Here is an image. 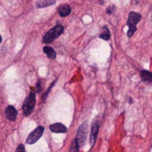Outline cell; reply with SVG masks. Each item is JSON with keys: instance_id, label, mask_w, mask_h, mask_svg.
<instances>
[{"instance_id": "cell-1", "label": "cell", "mask_w": 152, "mask_h": 152, "mask_svg": "<svg viewBox=\"0 0 152 152\" xmlns=\"http://www.w3.org/2000/svg\"><path fill=\"white\" fill-rule=\"evenodd\" d=\"M141 15L135 11H131L128 14L127 20V26L129 28L127 31V36L131 37L134 32L137 30V24L141 20Z\"/></svg>"}, {"instance_id": "cell-2", "label": "cell", "mask_w": 152, "mask_h": 152, "mask_svg": "<svg viewBox=\"0 0 152 152\" xmlns=\"http://www.w3.org/2000/svg\"><path fill=\"white\" fill-rule=\"evenodd\" d=\"M64 31V27L61 24H58L48 31L43 37V42L46 44L52 43Z\"/></svg>"}, {"instance_id": "cell-3", "label": "cell", "mask_w": 152, "mask_h": 152, "mask_svg": "<svg viewBox=\"0 0 152 152\" xmlns=\"http://www.w3.org/2000/svg\"><path fill=\"white\" fill-rule=\"evenodd\" d=\"M36 104V95L34 91H31L29 94L25 99L22 109L23 113L26 116H29L33 112Z\"/></svg>"}, {"instance_id": "cell-4", "label": "cell", "mask_w": 152, "mask_h": 152, "mask_svg": "<svg viewBox=\"0 0 152 152\" xmlns=\"http://www.w3.org/2000/svg\"><path fill=\"white\" fill-rule=\"evenodd\" d=\"M88 130V125L87 121L83 122L79 126L75 137L79 148H83L86 142Z\"/></svg>"}, {"instance_id": "cell-5", "label": "cell", "mask_w": 152, "mask_h": 152, "mask_svg": "<svg viewBox=\"0 0 152 152\" xmlns=\"http://www.w3.org/2000/svg\"><path fill=\"white\" fill-rule=\"evenodd\" d=\"M45 130V127L43 126H38L35 129H34L27 137L26 140V144H34L42 136Z\"/></svg>"}, {"instance_id": "cell-6", "label": "cell", "mask_w": 152, "mask_h": 152, "mask_svg": "<svg viewBox=\"0 0 152 152\" xmlns=\"http://www.w3.org/2000/svg\"><path fill=\"white\" fill-rule=\"evenodd\" d=\"M99 125L98 124V122L95 118H94L91 126V133L90 135V145L91 147H93L94 145V143L96 142V140L99 132Z\"/></svg>"}, {"instance_id": "cell-7", "label": "cell", "mask_w": 152, "mask_h": 152, "mask_svg": "<svg viewBox=\"0 0 152 152\" xmlns=\"http://www.w3.org/2000/svg\"><path fill=\"white\" fill-rule=\"evenodd\" d=\"M5 113L7 119L10 121H14L17 118L18 112L14 106H13L12 105H9L6 107L5 110Z\"/></svg>"}, {"instance_id": "cell-8", "label": "cell", "mask_w": 152, "mask_h": 152, "mask_svg": "<svg viewBox=\"0 0 152 152\" xmlns=\"http://www.w3.org/2000/svg\"><path fill=\"white\" fill-rule=\"evenodd\" d=\"M49 129L52 132L55 133H65L67 132L66 127L59 122L51 124L49 126Z\"/></svg>"}, {"instance_id": "cell-9", "label": "cell", "mask_w": 152, "mask_h": 152, "mask_svg": "<svg viewBox=\"0 0 152 152\" xmlns=\"http://www.w3.org/2000/svg\"><path fill=\"white\" fill-rule=\"evenodd\" d=\"M57 11L61 17H64L70 14L71 11V8L68 4H64L60 5L57 8Z\"/></svg>"}, {"instance_id": "cell-10", "label": "cell", "mask_w": 152, "mask_h": 152, "mask_svg": "<svg viewBox=\"0 0 152 152\" xmlns=\"http://www.w3.org/2000/svg\"><path fill=\"white\" fill-rule=\"evenodd\" d=\"M43 51L45 53L49 59H55L56 56V52L53 48L48 46H45L43 48Z\"/></svg>"}, {"instance_id": "cell-11", "label": "cell", "mask_w": 152, "mask_h": 152, "mask_svg": "<svg viewBox=\"0 0 152 152\" xmlns=\"http://www.w3.org/2000/svg\"><path fill=\"white\" fill-rule=\"evenodd\" d=\"M140 74L141 79L143 81L152 82V72L147 70H142L141 71Z\"/></svg>"}, {"instance_id": "cell-12", "label": "cell", "mask_w": 152, "mask_h": 152, "mask_svg": "<svg viewBox=\"0 0 152 152\" xmlns=\"http://www.w3.org/2000/svg\"><path fill=\"white\" fill-rule=\"evenodd\" d=\"M55 3V1L52 0H41L36 1L37 7L39 8H45L48 6H50Z\"/></svg>"}, {"instance_id": "cell-13", "label": "cell", "mask_w": 152, "mask_h": 152, "mask_svg": "<svg viewBox=\"0 0 152 152\" xmlns=\"http://www.w3.org/2000/svg\"><path fill=\"white\" fill-rule=\"evenodd\" d=\"M103 31L102 33L99 35V37L104 40H108L110 37V33L109 28L106 26L103 27Z\"/></svg>"}, {"instance_id": "cell-14", "label": "cell", "mask_w": 152, "mask_h": 152, "mask_svg": "<svg viewBox=\"0 0 152 152\" xmlns=\"http://www.w3.org/2000/svg\"><path fill=\"white\" fill-rule=\"evenodd\" d=\"M79 147L77 144V142L76 141L75 138L73 140V141L71 142L69 152H78L79 150Z\"/></svg>"}, {"instance_id": "cell-15", "label": "cell", "mask_w": 152, "mask_h": 152, "mask_svg": "<svg viewBox=\"0 0 152 152\" xmlns=\"http://www.w3.org/2000/svg\"><path fill=\"white\" fill-rule=\"evenodd\" d=\"M56 80H55L50 85V86H49V88H48V90L45 93V94H44V95L43 96V100L45 102V100H46V97H47V96H48V93L50 92V90H51V88L53 87V85L55 84V83H56Z\"/></svg>"}, {"instance_id": "cell-16", "label": "cell", "mask_w": 152, "mask_h": 152, "mask_svg": "<svg viewBox=\"0 0 152 152\" xmlns=\"http://www.w3.org/2000/svg\"><path fill=\"white\" fill-rule=\"evenodd\" d=\"M115 9H116V7L114 5H109L106 8V12L107 14H112L115 11Z\"/></svg>"}, {"instance_id": "cell-17", "label": "cell", "mask_w": 152, "mask_h": 152, "mask_svg": "<svg viewBox=\"0 0 152 152\" xmlns=\"http://www.w3.org/2000/svg\"><path fill=\"white\" fill-rule=\"evenodd\" d=\"M15 152H26L24 145L23 144L18 145L16 148Z\"/></svg>"}, {"instance_id": "cell-18", "label": "cell", "mask_w": 152, "mask_h": 152, "mask_svg": "<svg viewBox=\"0 0 152 152\" xmlns=\"http://www.w3.org/2000/svg\"><path fill=\"white\" fill-rule=\"evenodd\" d=\"M42 87L40 85V83L39 81L37 82L36 84V92L39 93L42 90Z\"/></svg>"}]
</instances>
